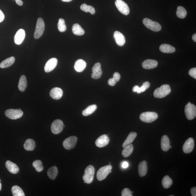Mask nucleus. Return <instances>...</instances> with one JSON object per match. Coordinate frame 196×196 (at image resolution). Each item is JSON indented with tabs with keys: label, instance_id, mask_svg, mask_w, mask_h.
<instances>
[{
	"label": "nucleus",
	"instance_id": "f257e3e1",
	"mask_svg": "<svg viewBox=\"0 0 196 196\" xmlns=\"http://www.w3.org/2000/svg\"><path fill=\"white\" fill-rule=\"evenodd\" d=\"M171 91V89L170 86L168 84H164L155 90L154 96L157 98H165L170 94Z\"/></svg>",
	"mask_w": 196,
	"mask_h": 196
},
{
	"label": "nucleus",
	"instance_id": "f03ea898",
	"mask_svg": "<svg viewBox=\"0 0 196 196\" xmlns=\"http://www.w3.org/2000/svg\"><path fill=\"white\" fill-rule=\"evenodd\" d=\"M95 173V169L92 165H89L85 170V173L84 174L83 179L84 183L90 184L93 182Z\"/></svg>",
	"mask_w": 196,
	"mask_h": 196
},
{
	"label": "nucleus",
	"instance_id": "7ed1b4c3",
	"mask_svg": "<svg viewBox=\"0 0 196 196\" xmlns=\"http://www.w3.org/2000/svg\"><path fill=\"white\" fill-rule=\"evenodd\" d=\"M112 167L111 165L104 166L99 169L97 173V178L99 181H102L104 180L107 177L109 173L112 172Z\"/></svg>",
	"mask_w": 196,
	"mask_h": 196
},
{
	"label": "nucleus",
	"instance_id": "20e7f679",
	"mask_svg": "<svg viewBox=\"0 0 196 196\" xmlns=\"http://www.w3.org/2000/svg\"><path fill=\"white\" fill-rule=\"evenodd\" d=\"M158 118V115L154 112H146L141 113L140 115V119L143 122L151 123L156 121Z\"/></svg>",
	"mask_w": 196,
	"mask_h": 196
},
{
	"label": "nucleus",
	"instance_id": "39448f33",
	"mask_svg": "<svg viewBox=\"0 0 196 196\" xmlns=\"http://www.w3.org/2000/svg\"><path fill=\"white\" fill-rule=\"evenodd\" d=\"M143 23L146 27L153 31L158 32L161 29V26L159 23L149 19L145 18L143 20Z\"/></svg>",
	"mask_w": 196,
	"mask_h": 196
},
{
	"label": "nucleus",
	"instance_id": "423d86ee",
	"mask_svg": "<svg viewBox=\"0 0 196 196\" xmlns=\"http://www.w3.org/2000/svg\"><path fill=\"white\" fill-rule=\"evenodd\" d=\"M184 111L187 118L189 120H192L196 117V106L190 102H188V104L186 105Z\"/></svg>",
	"mask_w": 196,
	"mask_h": 196
},
{
	"label": "nucleus",
	"instance_id": "0eeeda50",
	"mask_svg": "<svg viewBox=\"0 0 196 196\" xmlns=\"http://www.w3.org/2000/svg\"><path fill=\"white\" fill-rule=\"evenodd\" d=\"M45 29V24L42 18H39L37 20L34 37L35 39L40 38L43 33Z\"/></svg>",
	"mask_w": 196,
	"mask_h": 196
},
{
	"label": "nucleus",
	"instance_id": "6e6552de",
	"mask_svg": "<svg viewBox=\"0 0 196 196\" xmlns=\"http://www.w3.org/2000/svg\"><path fill=\"white\" fill-rule=\"evenodd\" d=\"M23 112L20 109H9L5 112V114L8 118L12 119H20L23 115Z\"/></svg>",
	"mask_w": 196,
	"mask_h": 196
},
{
	"label": "nucleus",
	"instance_id": "1a4fd4ad",
	"mask_svg": "<svg viewBox=\"0 0 196 196\" xmlns=\"http://www.w3.org/2000/svg\"><path fill=\"white\" fill-rule=\"evenodd\" d=\"M77 141V138L76 136H70V137L67 138L63 142V146L66 150H71L75 147Z\"/></svg>",
	"mask_w": 196,
	"mask_h": 196
},
{
	"label": "nucleus",
	"instance_id": "9d476101",
	"mask_svg": "<svg viewBox=\"0 0 196 196\" xmlns=\"http://www.w3.org/2000/svg\"><path fill=\"white\" fill-rule=\"evenodd\" d=\"M64 124L60 119H57L53 121L51 126V131L54 134H59L62 131Z\"/></svg>",
	"mask_w": 196,
	"mask_h": 196
},
{
	"label": "nucleus",
	"instance_id": "9b49d317",
	"mask_svg": "<svg viewBox=\"0 0 196 196\" xmlns=\"http://www.w3.org/2000/svg\"><path fill=\"white\" fill-rule=\"evenodd\" d=\"M115 5L119 12L122 14L127 15L130 12V9L128 5L122 0H116Z\"/></svg>",
	"mask_w": 196,
	"mask_h": 196
},
{
	"label": "nucleus",
	"instance_id": "f8f14e48",
	"mask_svg": "<svg viewBox=\"0 0 196 196\" xmlns=\"http://www.w3.org/2000/svg\"><path fill=\"white\" fill-rule=\"evenodd\" d=\"M194 147V141L192 138H190L184 143L183 150L185 153H189L193 151Z\"/></svg>",
	"mask_w": 196,
	"mask_h": 196
},
{
	"label": "nucleus",
	"instance_id": "ddd939ff",
	"mask_svg": "<svg viewBox=\"0 0 196 196\" xmlns=\"http://www.w3.org/2000/svg\"><path fill=\"white\" fill-rule=\"evenodd\" d=\"M92 74H91V77L93 79H98L102 76V72L101 68V65L99 63H96L93 66Z\"/></svg>",
	"mask_w": 196,
	"mask_h": 196
},
{
	"label": "nucleus",
	"instance_id": "4468645a",
	"mask_svg": "<svg viewBox=\"0 0 196 196\" xmlns=\"http://www.w3.org/2000/svg\"><path fill=\"white\" fill-rule=\"evenodd\" d=\"M110 139L106 134L100 136L95 142V144L98 147H102L106 146L109 144Z\"/></svg>",
	"mask_w": 196,
	"mask_h": 196
},
{
	"label": "nucleus",
	"instance_id": "2eb2a0df",
	"mask_svg": "<svg viewBox=\"0 0 196 196\" xmlns=\"http://www.w3.org/2000/svg\"><path fill=\"white\" fill-rule=\"evenodd\" d=\"M57 59L56 58H52L50 59L45 65V71L46 73L52 71L57 67Z\"/></svg>",
	"mask_w": 196,
	"mask_h": 196
},
{
	"label": "nucleus",
	"instance_id": "dca6fc26",
	"mask_svg": "<svg viewBox=\"0 0 196 196\" xmlns=\"http://www.w3.org/2000/svg\"><path fill=\"white\" fill-rule=\"evenodd\" d=\"M25 32L24 29H20L19 30L14 37L15 43L17 45L21 44L25 39Z\"/></svg>",
	"mask_w": 196,
	"mask_h": 196
},
{
	"label": "nucleus",
	"instance_id": "f3484780",
	"mask_svg": "<svg viewBox=\"0 0 196 196\" xmlns=\"http://www.w3.org/2000/svg\"><path fill=\"white\" fill-rule=\"evenodd\" d=\"M114 37L118 45L120 46L124 45L126 43V39L122 33L118 31H115L114 33Z\"/></svg>",
	"mask_w": 196,
	"mask_h": 196
},
{
	"label": "nucleus",
	"instance_id": "a211bd4d",
	"mask_svg": "<svg viewBox=\"0 0 196 196\" xmlns=\"http://www.w3.org/2000/svg\"><path fill=\"white\" fill-rule=\"evenodd\" d=\"M63 91L59 88L56 87L51 89L50 92V96L55 100H59L63 96Z\"/></svg>",
	"mask_w": 196,
	"mask_h": 196
},
{
	"label": "nucleus",
	"instance_id": "6ab92c4d",
	"mask_svg": "<svg viewBox=\"0 0 196 196\" xmlns=\"http://www.w3.org/2000/svg\"><path fill=\"white\" fill-rule=\"evenodd\" d=\"M5 165L8 171L13 174H16L19 171V168L18 166L10 160H7L5 162Z\"/></svg>",
	"mask_w": 196,
	"mask_h": 196
},
{
	"label": "nucleus",
	"instance_id": "aec40b11",
	"mask_svg": "<svg viewBox=\"0 0 196 196\" xmlns=\"http://www.w3.org/2000/svg\"><path fill=\"white\" fill-rule=\"evenodd\" d=\"M158 63L156 60L152 59H147L142 63V66L145 69H152L156 68L157 66Z\"/></svg>",
	"mask_w": 196,
	"mask_h": 196
},
{
	"label": "nucleus",
	"instance_id": "412c9836",
	"mask_svg": "<svg viewBox=\"0 0 196 196\" xmlns=\"http://www.w3.org/2000/svg\"><path fill=\"white\" fill-rule=\"evenodd\" d=\"M87 66V63L82 59H78L76 61L74 65V68L76 71L78 72H83Z\"/></svg>",
	"mask_w": 196,
	"mask_h": 196
},
{
	"label": "nucleus",
	"instance_id": "4be33fe9",
	"mask_svg": "<svg viewBox=\"0 0 196 196\" xmlns=\"http://www.w3.org/2000/svg\"><path fill=\"white\" fill-rule=\"evenodd\" d=\"M170 142L169 139L167 135L162 136L161 139V147L162 150L167 152L170 149Z\"/></svg>",
	"mask_w": 196,
	"mask_h": 196
},
{
	"label": "nucleus",
	"instance_id": "5701e85b",
	"mask_svg": "<svg viewBox=\"0 0 196 196\" xmlns=\"http://www.w3.org/2000/svg\"><path fill=\"white\" fill-rule=\"evenodd\" d=\"M147 171V163L143 160L139 163V173L140 176L143 177L146 174Z\"/></svg>",
	"mask_w": 196,
	"mask_h": 196
},
{
	"label": "nucleus",
	"instance_id": "b1692460",
	"mask_svg": "<svg viewBox=\"0 0 196 196\" xmlns=\"http://www.w3.org/2000/svg\"><path fill=\"white\" fill-rule=\"evenodd\" d=\"M160 50L163 53H172L175 51V48L174 46L168 44H163L160 46Z\"/></svg>",
	"mask_w": 196,
	"mask_h": 196
},
{
	"label": "nucleus",
	"instance_id": "393cba45",
	"mask_svg": "<svg viewBox=\"0 0 196 196\" xmlns=\"http://www.w3.org/2000/svg\"><path fill=\"white\" fill-rule=\"evenodd\" d=\"M137 134L135 132H131L129 134L126 140L122 144L123 148L129 145L130 144L134 141V139L137 137Z\"/></svg>",
	"mask_w": 196,
	"mask_h": 196
},
{
	"label": "nucleus",
	"instance_id": "a878e982",
	"mask_svg": "<svg viewBox=\"0 0 196 196\" xmlns=\"http://www.w3.org/2000/svg\"><path fill=\"white\" fill-rule=\"evenodd\" d=\"M36 146L35 141L32 139L26 140L24 145V148L27 151H33Z\"/></svg>",
	"mask_w": 196,
	"mask_h": 196
},
{
	"label": "nucleus",
	"instance_id": "bb28decb",
	"mask_svg": "<svg viewBox=\"0 0 196 196\" xmlns=\"http://www.w3.org/2000/svg\"><path fill=\"white\" fill-rule=\"evenodd\" d=\"M15 61V58L14 57H11L5 60L0 64V67L2 68H7L14 64Z\"/></svg>",
	"mask_w": 196,
	"mask_h": 196
},
{
	"label": "nucleus",
	"instance_id": "cd10ccee",
	"mask_svg": "<svg viewBox=\"0 0 196 196\" xmlns=\"http://www.w3.org/2000/svg\"><path fill=\"white\" fill-rule=\"evenodd\" d=\"M27 80L26 76L22 75L20 77L18 84V88L20 91L23 92L27 87Z\"/></svg>",
	"mask_w": 196,
	"mask_h": 196
},
{
	"label": "nucleus",
	"instance_id": "c85d7f7f",
	"mask_svg": "<svg viewBox=\"0 0 196 196\" xmlns=\"http://www.w3.org/2000/svg\"><path fill=\"white\" fill-rule=\"evenodd\" d=\"M124 148V149L122 152V155L124 157H128L131 155L132 153L133 152L134 150L133 146L132 144H130L126 146Z\"/></svg>",
	"mask_w": 196,
	"mask_h": 196
},
{
	"label": "nucleus",
	"instance_id": "c756f323",
	"mask_svg": "<svg viewBox=\"0 0 196 196\" xmlns=\"http://www.w3.org/2000/svg\"><path fill=\"white\" fill-rule=\"evenodd\" d=\"M58 173L57 168L56 166H53L48 170L47 175L49 178L51 180H55L57 176Z\"/></svg>",
	"mask_w": 196,
	"mask_h": 196
},
{
	"label": "nucleus",
	"instance_id": "7c9ffc66",
	"mask_svg": "<svg viewBox=\"0 0 196 196\" xmlns=\"http://www.w3.org/2000/svg\"><path fill=\"white\" fill-rule=\"evenodd\" d=\"M73 33L74 35L78 36H81L84 34V30L83 29L79 24H74L72 27Z\"/></svg>",
	"mask_w": 196,
	"mask_h": 196
},
{
	"label": "nucleus",
	"instance_id": "2f4dec72",
	"mask_svg": "<svg viewBox=\"0 0 196 196\" xmlns=\"http://www.w3.org/2000/svg\"><path fill=\"white\" fill-rule=\"evenodd\" d=\"M97 108V106L96 105H92L89 106L86 109H85L83 112V115L84 116H87L90 115L94 113L96 111Z\"/></svg>",
	"mask_w": 196,
	"mask_h": 196
},
{
	"label": "nucleus",
	"instance_id": "473e14b6",
	"mask_svg": "<svg viewBox=\"0 0 196 196\" xmlns=\"http://www.w3.org/2000/svg\"><path fill=\"white\" fill-rule=\"evenodd\" d=\"M12 195L14 196H25L23 190L18 186H13L12 188Z\"/></svg>",
	"mask_w": 196,
	"mask_h": 196
},
{
	"label": "nucleus",
	"instance_id": "72a5a7b5",
	"mask_svg": "<svg viewBox=\"0 0 196 196\" xmlns=\"http://www.w3.org/2000/svg\"><path fill=\"white\" fill-rule=\"evenodd\" d=\"M173 184V181L168 175L164 177L162 180V184L163 187L167 189L170 187Z\"/></svg>",
	"mask_w": 196,
	"mask_h": 196
},
{
	"label": "nucleus",
	"instance_id": "f704fd0d",
	"mask_svg": "<svg viewBox=\"0 0 196 196\" xmlns=\"http://www.w3.org/2000/svg\"><path fill=\"white\" fill-rule=\"evenodd\" d=\"M82 11L86 12H89L91 14L93 15L95 13V10L94 7L91 5H88L86 4H83L80 7Z\"/></svg>",
	"mask_w": 196,
	"mask_h": 196
},
{
	"label": "nucleus",
	"instance_id": "c9c22d12",
	"mask_svg": "<svg viewBox=\"0 0 196 196\" xmlns=\"http://www.w3.org/2000/svg\"><path fill=\"white\" fill-rule=\"evenodd\" d=\"M187 12L184 7L180 6L178 7L176 12L178 18L184 19L186 17Z\"/></svg>",
	"mask_w": 196,
	"mask_h": 196
},
{
	"label": "nucleus",
	"instance_id": "e433bc0d",
	"mask_svg": "<svg viewBox=\"0 0 196 196\" xmlns=\"http://www.w3.org/2000/svg\"><path fill=\"white\" fill-rule=\"evenodd\" d=\"M33 165L37 171L40 172L43 170L42 162L40 160H36L33 162Z\"/></svg>",
	"mask_w": 196,
	"mask_h": 196
},
{
	"label": "nucleus",
	"instance_id": "4c0bfd02",
	"mask_svg": "<svg viewBox=\"0 0 196 196\" xmlns=\"http://www.w3.org/2000/svg\"><path fill=\"white\" fill-rule=\"evenodd\" d=\"M57 26L58 29L60 32H64L66 30L67 27L65 24V20L63 19H59Z\"/></svg>",
	"mask_w": 196,
	"mask_h": 196
},
{
	"label": "nucleus",
	"instance_id": "58836bf2",
	"mask_svg": "<svg viewBox=\"0 0 196 196\" xmlns=\"http://www.w3.org/2000/svg\"><path fill=\"white\" fill-rule=\"evenodd\" d=\"M150 86V83L148 81H146L144 83L143 85L141 87H139V91H138V93L139 94L142 92H143L145 91L147 89H148Z\"/></svg>",
	"mask_w": 196,
	"mask_h": 196
},
{
	"label": "nucleus",
	"instance_id": "ea45409f",
	"mask_svg": "<svg viewBox=\"0 0 196 196\" xmlns=\"http://www.w3.org/2000/svg\"><path fill=\"white\" fill-rule=\"evenodd\" d=\"M121 195L122 196H132V192L128 188H125L123 189Z\"/></svg>",
	"mask_w": 196,
	"mask_h": 196
},
{
	"label": "nucleus",
	"instance_id": "a19ab883",
	"mask_svg": "<svg viewBox=\"0 0 196 196\" xmlns=\"http://www.w3.org/2000/svg\"><path fill=\"white\" fill-rule=\"evenodd\" d=\"M189 74L191 77L196 79V68H193L190 69L189 71Z\"/></svg>",
	"mask_w": 196,
	"mask_h": 196
},
{
	"label": "nucleus",
	"instance_id": "79ce46f5",
	"mask_svg": "<svg viewBox=\"0 0 196 196\" xmlns=\"http://www.w3.org/2000/svg\"><path fill=\"white\" fill-rule=\"evenodd\" d=\"M113 79L117 83V82L119 81L120 79L121 76L120 74L118 72H115L113 74Z\"/></svg>",
	"mask_w": 196,
	"mask_h": 196
},
{
	"label": "nucleus",
	"instance_id": "37998d69",
	"mask_svg": "<svg viewBox=\"0 0 196 196\" xmlns=\"http://www.w3.org/2000/svg\"><path fill=\"white\" fill-rule=\"evenodd\" d=\"M116 83L115 82L114 80H113V78H110V79L108 80V84L111 86H114L115 85Z\"/></svg>",
	"mask_w": 196,
	"mask_h": 196
},
{
	"label": "nucleus",
	"instance_id": "c03bdc74",
	"mask_svg": "<svg viewBox=\"0 0 196 196\" xmlns=\"http://www.w3.org/2000/svg\"><path fill=\"white\" fill-rule=\"evenodd\" d=\"M191 193L192 196H196V188L195 187H193V188H191Z\"/></svg>",
	"mask_w": 196,
	"mask_h": 196
},
{
	"label": "nucleus",
	"instance_id": "a18cd8bd",
	"mask_svg": "<svg viewBox=\"0 0 196 196\" xmlns=\"http://www.w3.org/2000/svg\"><path fill=\"white\" fill-rule=\"evenodd\" d=\"M121 166H122V167L123 168L126 169L129 167L128 163V162L126 161L123 162L122 164H121Z\"/></svg>",
	"mask_w": 196,
	"mask_h": 196
},
{
	"label": "nucleus",
	"instance_id": "49530a36",
	"mask_svg": "<svg viewBox=\"0 0 196 196\" xmlns=\"http://www.w3.org/2000/svg\"><path fill=\"white\" fill-rule=\"evenodd\" d=\"M5 15L1 10H0V23L4 20Z\"/></svg>",
	"mask_w": 196,
	"mask_h": 196
},
{
	"label": "nucleus",
	"instance_id": "de8ad7c7",
	"mask_svg": "<svg viewBox=\"0 0 196 196\" xmlns=\"http://www.w3.org/2000/svg\"><path fill=\"white\" fill-rule=\"evenodd\" d=\"M139 87L137 85H136L134 86L132 88V91L134 92H137L139 91Z\"/></svg>",
	"mask_w": 196,
	"mask_h": 196
},
{
	"label": "nucleus",
	"instance_id": "09e8293b",
	"mask_svg": "<svg viewBox=\"0 0 196 196\" xmlns=\"http://www.w3.org/2000/svg\"><path fill=\"white\" fill-rule=\"evenodd\" d=\"M15 1L16 3L18 5H20V6H21V5H23V1H22V0H16Z\"/></svg>",
	"mask_w": 196,
	"mask_h": 196
},
{
	"label": "nucleus",
	"instance_id": "8fccbe9b",
	"mask_svg": "<svg viewBox=\"0 0 196 196\" xmlns=\"http://www.w3.org/2000/svg\"><path fill=\"white\" fill-rule=\"evenodd\" d=\"M192 38L194 42H196V34H194L193 36H192Z\"/></svg>",
	"mask_w": 196,
	"mask_h": 196
},
{
	"label": "nucleus",
	"instance_id": "3c124183",
	"mask_svg": "<svg viewBox=\"0 0 196 196\" xmlns=\"http://www.w3.org/2000/svg\"><path fill=\"white\" fill-rule=\"evenodd\" d=\"M61 1L63 2H70L72 1V0H61Z\"/></svg>",
	"mask_w": 196,
	"mask_h": 196
},
{
	"label": "nucleus",
	"instance_id": "603ef678",
	"mask_svg": "<svg viewBox=\"0 0 196 196\" xmlns=\"http://www.w3.org/2000/svg\"><path fill=\"white\" fill-rule=\"evenodd\" d=\"M2 189V184L1 183V180H0V191H1Z\"/></svg>",
	"mask_w": 196,
	"mask_h": 196
},
{
	"label": "nucleus",
	"instance_id": "864d4df0",
	"mask_svg": "<svg viewBox=\"0 0 196 196\" xmlns=\"http://www.w3.org/2000/svg\"><path fill=\"white\" fill-rule=\"evenodd\" d=\"M171 148H172V146H170V149H171Z\"/></svg>",
	"mask_w": 196,
	"mask_h": 196
},
{
	"label": "nucleus",
	"instance_id": "5fc2aeb1",
	"mask_svg": "<svg viewBox=\"0 0 196 196\" xmlns=\"http://www.w3.org/2000/svg\"><path fill=\"white\" fill-rule=\"evenodd\" d=\"M170 196H174V195H170Z\"/></svg>",
	"mask_w": 196,
	"mask_h": 196
},
{
	"label": "nucleus",
	"instance_id": "6e6d98bb",
	"mask_svg": "<svg viewBox=\"0 0 196 196\" xmlns=\"http://www.w3.org/2000/svg\"><path fill=\"white\" fill-rule=\"evenodd\" d=\"M15 1H16V0H15Z\"/></svg>",
	"mask_w": 196,
	"mask_h": 196
}]
</instances>
